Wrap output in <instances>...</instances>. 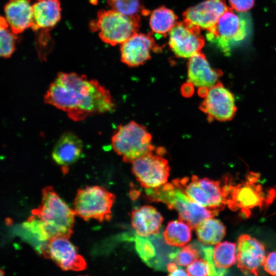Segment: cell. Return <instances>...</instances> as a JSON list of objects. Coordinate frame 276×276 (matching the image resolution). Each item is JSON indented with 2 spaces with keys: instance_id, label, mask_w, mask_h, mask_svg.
I'll return each mask as SVG.
<instances>
[{
  "instance_id": "33",
  "label": "cell",
  "mask_w": 276,
  "mask_h": 276,
  "mask_svg": "<svg viewBox=\"0 0 276 276\" xmlns=\"http://www.w3.org/2000/svg\"><path fill=\"white\" fill-rule=\"evenodd\" d=\"M193 85L188 82L187 83L184 84L181 87V93L184 96H190L192 95L193 91Z\"/></svg>"
},
{
  "instance_id": "20",
  "label": "cell",
  "mask_w": 276,
  "mask_h": 276,
  "mask_svg": "<svg viewBox=\"0 0 276 276\" xmlns=\"http://www.w3.org/2000/svg\"><path fill=\"white\" fill-rule=\"evenodd\" d=\"M32 5L31 0H9L5 5V18L14 33L18 34L31 28Z\"/></svg>"
},
{
  "instance_id": "24",
  "label": "cell",
  "mask_w": 276,
  "mask_h": 276,
  "mask_svg": "<svg viewBox=\"0 0 276 276\" xmlns=\"http://www.w3.org/2000/svg\"><path fill=\"white\" fill-rule=\"evenodd\" d=\"M199 241L204 244H217L225 235V227L219 220L210 218L201 222L196 228Z\"/></svg>"
},
{
  "instance_id": "31",
  "label": "cell",
  "mask_w": 276,
  "mask_h": 276,
  "mask_svg": "<svg viewBox=\"0 0 276 276\" xmlns=\"http://www.w3.org/2000/svg\"><path fill=\"white\" fill-rule=\"evenodd\" d=\"M255 0H229V3L234 10L245 12L254 6Z\"/></svg>"
},
{
  "instance_id": "21",
  "label": "cell",
  "mask_w": 276,
  "mask_h": 276,
  "mask_svg": "<svg viewBox=\"0 0 276 276\" xmlns=\"http://www.w3.org/2000/svg\"><path fill=\"white\" fill-rule=\"evenodd\" d=\"M158 234L153 235V237H143L138 235H135L132 240L135 243V249L140 257L149 266L156 269H164L167 263L170 262L168 258L162 255L164 250L159 251V238Z\"/></svg>"
},
{
  "instance_id": "23",
  "label": "cell",
  "mask_w": 276,
  "mask_h": 276,
  "mask_svg": "<svg viewBox=\"0 0 276 276\" xmlns=\"http://www.w3.org/2000/svg\"><path fill=\"white\" fill-rule=\"evenodd\" d=\"M191 227L182 220L171 221L163 232L164 240L169 245L182 247L191 239Z\"/></svg>"
},
{
  "instance_id": "26",
  "label": "cell",
  "mask_w": 276,
  "mask_h": 276,
  "mask_svg": "<svg viewBox=\"0 0 276 276\" xmlns=\"http://www.w3.org/2000/svg\"><path fill=\"white\" fill-rule=\"evenodd\" d=\"M236 244L224 241L219 242L213 248V260L215 267L226 269L236 262Z\"/></svg>"
},
{
  "instance_id": "14",
  "label": "cell",
  "mask_w": 276,
  "mask_h": 276,
  "mask_svg": "<svg viewBox=\"0 0 276 276\" xmlns=\"http://www.w3.org/2000/svg\"><path fill=\"white\" fill-rule=\"evenodd\" d=\"M228 9L225 0H206L186 10L183 21L199 31H208Z\"/></svg>"
},
{
  "instance_id": "8",
  "label": "cell",
  "mask_w": 276,
  "mask_h": 276,
  "mask_svg": "<svg viewBox=\"0 0 276 276\" xmlns=\"http://www.w3.org/2000/svg\"><path fill=\"white\" fill-rule=\"evenodd\" d=\"M115 196L99 186H88L79 190L74 205L75 214L85 220H109Z\"/></svg>"
},
{
  "instance_id": "22",
  "label": "cell",
  "mask_w": 276,
  "mask_h": 276,
  "mask_svg": "<svg viewBox=\"0 0 276 276\" xmlns=\"http://www.w3.org/2000/svg\"><path fill=\"white\" fill-rule=\"evenodd\" d=\"M131 219V225L136 233L143 237L158 234L163 221L160 214L150 205L133 210Z\"/></svg>"
},
{
  "instance_id": "5",
  "label": "cell",
  "mask_w": 276,
  "mask_h": 276,
  "mask_svg": "<svg viewBox=\"0 0 276 276\" xmlns=\"http://www.w3.org/2000/svg\"><path fill=\"white\" fill-rule=\"evenodd\" d=\"M111 146L124 162L131 163L155 150L146 127L133 121L118 126L111 137Z\"/></svg>"
},
{
  "instance_id": "3",
  "label": "cell",
  "mask_w": 276,
  "mask_h": 276,
  "mask_svg": "<svg viewBox=\"0 0 276 276\" xmlns=\"http://www.w3.org/2000/svg\"><path fill=\"white\" fill-rule=\"evenodd\" d=\"M258 174L250 173L245 181L237 185L231 178L226 177L222 189L226 204L232 211L240 210L245 216L248 217L250 210L257 207L268 206L276 196L274 189L265 192L262 186L258 183Z\"/></svg>"
},
{
  "instance_id": "19",
  "label": "cell",
  "mask_w": 276,
  "mask_h": 276,
  "mask_svg": "<svg viewBox=\"0 0 276 276\" xmlns=\"http://www.w3.org/2000/svg\"><path fill=\"white\" fill-rule=\"evenodd\" d=\"M187 68L188 82L193 86L209 88L218 83L220 72L211 67L202 53L189 58Z\"/></svg>"
},
{
  "instance_id": "9",
  "label": "cell",
  "mask_w": 276,
  "mask_h": 276,
  "mask_svg": "<svg viewBox=\"0 0 276 276\" xmlns=\"http://www.w3.org/2000/svg\"><path fill=\"white\" fill-rule=\"evenodd\" d=\"M172 182L190 198L204 207L219 212L226 205L222 186L218 181L194 175L190 179H175Z\"/></svg>"
},
{
  "instance_id": "32",
  "label": "cell",
  "mask_w": 276,
  "mask_h": 276,
  "mask_svg": "<svg viewBox=\"0 0 276 276\" xmlns=\"http://www.w3.org/2000/svg\"><path fill=\"white\" fill-rule=\"evenodd\" d=\"M264 270L269 274L276 275V251L268 254L263 265Z\"/></svg>"
},
{
  "instance_id": "4",
  "label": "cell",
  "mask_w": 276,
  "mask_h": 276,
  "mask_svg": "<svg viewBox=\"0 0 276 276\" xmlns=\"http://www.w3.org/2000/svg\"><path fill=\"white\" fill-rule=\"evenodd\" d=\"M50 239L63 236L69 238L73 233L75 213L51 187L42 191L41 205L34 210Z\"/></svg>"
},
{
  "instance_id": "28",
  "label": "cell",
  "mask_w": 276,
  "mask_h": 276,
  "mask_svg": "<svg viewBox=\"0 0 276 276\" xmlns=\"http://www.w3.org/2000/svg\"><path fill=\"white\" fill-rule=\"evenodd\" d=\"M0 33V55L5 59L10 58L15 49L17 34L11 30L5 17H1Z\"/></svg>"
},
{
  "instance_id": "17",
  "label": "cell",
  "mask_w": 276,
  "mask_h": 276,
  "mask_svg": "<svg viewBox=\"0 0 276 276\" xmlns=\"http://www.w3.org/2000/svg\"><path fill=\"white\" fill-rule=\"evenodd\" d=\"M157 50L159 47L151 35L136 33L121 44V60L129 66H138L151 58V51Z\"/></svg>"
},
{
  "instance_id": "7",
  "label": "cell",
  "mask_w": 276,
  "mask_h": 276,
  "mask_svg": "<svg viewBox=\"0 0 276 276\" xmlns=\"http://www.w3.org/2000/svg\"><path fill=\"white\" fill-rule=\"evenodd\" d=\"M243 13L228 9L208 30V40L224 53L229 54L232 47L243 40L248 34L249 22Z\"/></svg>"
},
{
  "instance_id": "13",
  "label": "cell",
  "mask_w": 276,
  "mask_h": 276,
  "mask_svg": "<svg viewBox=\"0 0 276 276\" xmlns=\"http://www.w3.org/2000/svg\"><path fill=\"white\" fill-rule=\"evenodd\" d=\"M44 250L45 256L64 270L81 271L86 267L85 260L68 237L59 236L51 238Z\"/></svg>"
},
{
  "instance_id": "11",
  "label": "cell",
  "mask_w": 276,
  "mask_h": 276,
  "mask_svg": "<svg viewBox=\"0 0 276 276\" xmlns=\"http://www.w3.org/2000/svg\"><path fill=\"white\" fill-rule=\"evenodd\" d=\"M200 109L207 115L210 121L229 120L236 111L233 95L218 83L208 88Z\"/></svg>"
},
{
  "instance_id": "12",
  "label": "cell",
  "mask_w": 276,
  "mask_h": 276,
  "mask_svg": "<svg viewBox=\"0 0 276 276\" xmlns=\"http://www.w3.org/2000/svg\"><path fill=\"white\" fill-rule=\"evenodd\" d=\"M169 34V45L180 58H190L201 52L204 44L200 31L183 21L176 22Z\"/></svg>"
},
{
  "instance_id": "6",
  "label": "cell",
  "mask_w": 276,
  "mask_h": 276,
  "mask_svg": "<svg viewBox=\"0 0 276 276\" xmlns=\"http://www.w3.org/2000/svg\"><path fill=\"white\" fill-rule=\"evenodd\" d=\"M140 20L112 9L101 10L98 13L97 20L90 23V28L91 31L98 32L103 42L116 45L137 33Z\"/></svg>"
},
{
  "instance_id": "2",
  "label": "cell",
  "mask_w": 276,
  "mask_h": 276,
  "mask_svg": "<svg viewBox=\"0 0 276 276\" xmlns=\"http://www.w3.org/2000/svg\"><path fill=\"white\" fill-rule=\"evenodd\" d=\"M145 193L151 201L163 202L169 209L176 210L179 219L187 223L193 229L218 213L192 200L173 182L146 189Z\"/></svg>"
},
{
  "instance_id": "30",
  "label": "cell",
  "mask_w": 276,
  "mask_h": 276,
  "mask_svg": "<svg viewBox=\"0 0 276 276\" xmlns=\"http://www.w3.org/2000/svg\"><path fill=\"white\" fill-rule=\"evenodd\" d=\"M189 275H211V267L204 259H197L189 265L187 268Z\"/></svg>"
},
{
  "instance_id": "18",
  "label": "cell",
  "mask_w": 276,
  "mask_h": 276,
  "mask_svg": "<svg viewBox=\"0 0 276 276\" xmlns=\"http://www.w3.org/2000/svg\"><path fill=\"white\" fill-rule=\"evenodd\" d=\"M83 143L74 133L66 132L61 135L56 143L52 153V158L64 169L77 162L83 152Z\"/></svg>"
},
{
  "instance_id": "27",
  "label": "cell",
  "mask_w": 276,
  "mask_h": 276,
  "mask_svg": "<svg viewBox=\"0 0 276 276\" xmlns=\"http://www.w3.org/2000/svg\"><path fill=\"white\" fill-rule=\"evenodd\" d=\"M106 2L111 9L139 19L141 15L149 13L141 0H106Z\"/></svg>"
},
{
  "instance_id": "25",
  "label": "cell",
  "mask_w": 276,
  "mask_h": 276,
  "mask_svg": "<svg viewBox=\"0 0 276 276\" xmlns=\"http://www.w3.org/2000/svg\"><path fill=\"white\" fill-rule=\"evenodd\" d=\"M177 19L176 15L172 10L165 7H159L150 15V26L154 33L166 36L174 26Z\"/></svg>"
},
{
  "instance_id": "16",
  "label": "cell",
  "mask_w": 276,
  "mask_h": 276,
  "mask_svg": "<svg viewBox=\"0 0 276 276\" xmlns=\"http://www.w3.org/2000/svg\"><path fill=\"white\" fill-rule=\"evenodd\" d=\"M237 259L238 267L245 274L257 275L266 260L264 245L248 235L238 239Z\"/></svg>"
},
{
  "instance_id": "10",
  "label": "cell",
  "mask_w": 276,
  "mask_h": 276,
  "mask_svg": "<svg viewBox=\"0 0 276 276\" xmlns=\"http://www.w3.org/2000/svg\"><path fill=\"white\" fill-rule=\"evenodd\" d=\"M170 168L162 155L153 153L141 157L132 163V172L141 186L154 188L166 183Z\"/></svg>"
},
{
  "instance_id": "15",
  "label": "cell",
  "mask_w": 276,
  "mask_h": 276,
  "mask_svg": "<svg viewBox=\"0 0 276 276\" xmlns=\"http://www.w3.org/2000/svg\"><path fill=\"white\" fill-rule=\"evenodd\" d=\"M32 30L37 39H51L50 31L60 21L61 16L60 0H35L33 3Z\"/></svg>"
},
{
  "instance_id": "29",
  "label": "cell",
  "mask_w": 276,
  "mask_h": 276,
  "mask_svg": "<svg viewBox=\"0 0 276 276\" xmlns=\"http://www.w3.org/2000/svg\"><path fill=\"white\" fill-rule=\"evenodd\" d=\"M200 251L197 244L186 245L181 249H175L169 255L171 262H174L179 266H188L198 259Z\"/></svg>"
},
{
  "instance_id": "1",
  "label": "cell",
  "mask_w": 276,
  "mask_h": 276,
  "mask_svg": "<svg viewBox=\"0 0 276 276\" xmlns=\"http://www.w3.org/2000/svg\"><path fill=\"white\" fill-rule=\"evenodd\" d=\"M44 101L65 112L74 121L113 111L116 107L109 91L99 81L73 72L59 73L47 91Z\"/></svg>"
}]
</instances>
